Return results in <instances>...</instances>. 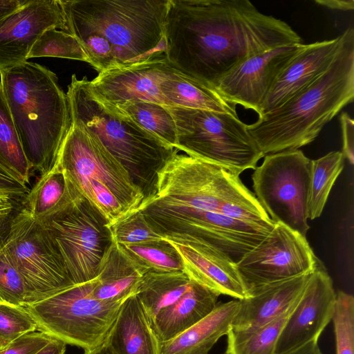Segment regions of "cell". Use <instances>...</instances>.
I'll return each instance as SVG.
<instances>
[{
  "mask_svg": "<svg viewBox=\"0 0 354 354\" xmlns=\"http://www.w3.org/2000/svg\"><path fill=\"white\" fill-rule=\"evenodd\" d=\"M164 36L171 66L213 88L248 58L302 41L248 0H169Z\"/></svg>",
  "mask_w": 354,
  "mask_h": 354,
  "instance_id": "obj_1",
  "label": "cell"
},
{
  "mask_svg": "<svg viewBox=\"0 0 354 354\" xmlns=\"http://www.w3.org/2000/svg\"><path fill=\"white\" fill-rule=\"evenodd\" d=\"M66 32L98 73L165 55L169 0H59Z\"/></svg>",
  "mask_w": 354,
  "mask_h": 354,
  "instance_id": "obj_2",
  "label": "cell"
},
{
  "mask_svg": "<svg viewBox=\"0 0 354 354\" xmlns=\"http://www.w3.org/2000/svg\"><path fill=\"white\" fill-rule=\"evenodd\" d=\"M340 50L319 77L248 129L265 156L297 150L313 142L324 127L354 99V30L344 31Z\"/></svg>",
  "mask_w": 354,
  "mask_h": 354,
  "instance_id": "obj_3",
  "label": "cell"
},
{
  "mask_svg": "<svg viewBox=\"0 0 354 354\" xmlns=\"http://www.w3.org/2000/svg\"><path fill=\"white\" fill-rule=\"evenodd\" d=\"M0 84L31 170L40 176L55 167L71 127L66 93L55 73L26 62L0 73Z\"/></svg>",
  "mask_w": 354,
  "mask_h": 354,
  "instance_id": "obj_4",
  "label": "cell"
},
{
  "mask_svg": "<svg viewBox=\"0 0 354 354\" xmlns=\"http://www.w3.org/2000/svg\"><path fill=\"white\" fill-rule=\"evenodd\" d=\"M89 82L86 77H71L66 93L71 123L82 126L98 138L129 172L145 198L153 194L158 172L178 150L167 147L100 100Z\"/></svg>",
  "mask_w": 354,
  "mask_h": 354,
  "instance_id": "obj_5",
  "label": "cell"
},
{
  "mask_svg": "<svg viewBox=\"0 0 354 354\" xmlns=\"http://www.w3.org/2000/svg\"><path fill=\"white\" fill-rule=\"evenodd\" d=\"M54 168L65 172L109 227L137 209L145 198L123 165L77 124L71 123Z\"/></svg>",
  "mask_w": 354,
  "mask_h": 354,
  "instance_id": "obj_6",
  "label": "cell"
},
{
  "mask_svg": "<svg viewBox=\"0 0 354 354\" xmlns=\"http://www.w3.org/2000/svg\"><path fill=\"white\" fill-rule=\"evenodd\" d=\"M66 178L62 199L37 221L54 240L76 285L97 277L102 259L113 239L104 215Z\"/></svg>",
  "mask_w": 354,
  "mask_h": 354,
  "instance_id": "obj_7",
  "label": "cell"
},
{
  "mask_svg": "<svg viewBox=\"0 0 354 354\" xmlns=\"http://www.w3.org/2000/svg\"><path fill=\"white\" fill-rule=\"evenodd\" d=\"M176 127V149L239 176L263 154L239 116L168 106Z\"/></svg>",
  "mask_w": 354,
  "mask_h": 354,
  "instance_id": "obj_8",
  "label": "cell"
},
{
  "mask_svg": "<svg viewBox=\"0 0 354 354\" xmlns=\"http://www.w3.org/2000/svg\"><path fill=\"white\" fill-rule=\"evenodd\" d=\"M95 283V279L76 284L25 308L40 332L84 351L94 349L106 341L123 303L96 299Z\"/></svg>",
  "mask_w": 354,
  "mask_h": 354,
  "instance_id": "obj_9",
  "label": "cell"
},
{
  "mask_svg": "<svg viewBox=\"0 0 354 354\" xmlns=\"http://www.w3.org/2000/svg\"><path fill=\"white\" fill-rule=\"evenodd\" d=\"M147 223L164 239L190 247L216 250L237 263L272 230L219 212L142 206Z\"/></svg>",
  "mask_w": 354,
  "mask_h": 354,
  "instance_id": "obj_10",
  "label": "cell"
},
{
  "mask_svg": "<svg viewBox=\"0 0 354 354\" xmlns=\"http://www.w3.org/2000/svg\"><path fill=\"white\" fill-rule=\"evenodd\" d=\"M312 160L302 151L264 156L252 176L255 196L271 220L306 236Z\"/></svg>",
  "mask_w": 354,
  "mask_h": 354,
  "instance_id": "obj_11",
  "label": "cell"
},
{
  "mask_svg": "<svg viewBox=\"0 0 354 354\" xmlns=\"http://www.w3.org/2000/svg\"><path fill=\"white\" fill-rule=\"evenodd\" d=\"M3 250L24 279L25 306L75 286L54 240L24 206L12 221Z\"/></svg>",
  "mask_w": 354,
  "mask_h": 354,
  "instance_id": "obj_12",
  "label": "cell"
},
{
  "mask_svg": "<svg viewBox=\"0 0 354 354\" xmlns=\"http://www.w3.org/2000/svg\"><path fill=\"white\" fill-rule=\"evenodd\" d=\"M319 261L306 236L277 223L236 266L250 290L310 274Z\"/></svg>",
  "mask_w": 354,
  "mask_h": 354,
  "instance_id": "obj_13",
  "label": "cell"
},
{
  "mask_svg": "<svg viewBox=\"0 0 354 354\" xmlns=\"http://www.w3.org/2000/svg\"><path fill=\"white\" fill-rule=\"evenodd\" d=\"M335 299L332 279L319 260L281 330L274 354H286L318 341L332 319Z\"/></svg>",
  "mask_w": 354,
  "mask_h": 354,
  "instance_id": "obj_14",
  "label": "cell"
},
{
  "mask_svg": "<svg viewBox=\"0 0 354 354\" xmlns=\"http://www.w3.org/2000/svg\"><path fill=\"white\" fill-rule=\"evenodd\" d=\"M304 45H284L251 57L224 75L214 88L230 104L259 115L272 85Z\"/></svg>",
  "mask_w": 354,
  "mask_h": 354,
  "instance_id": "obj_15",
  "label": "cell"
},
{
  "mask_svg": "<svg viewBox=\"0 0 354 354\" xmlns=\"http://www.w3.org/2000/svg\"><path fill=\"white\" fill-rule=\"evenodd\" d=\"M172 69L165 55L100 73L89 82L94 94L114 109L129 102L147 101L171 106L160 84Z\"/></svg>",
  "mask_w": 354,
  "mask_h": 354,
  "instance_id": "obj_16",
  "label": "cell"
},
{
  "mask_svg": "<svg viewBox=\"0 0 354 354\" xmlns=\"http://www.w3.org/2000/svg\"><path fill=\"white\" fill-rule=\"evenodd\" d=\"M55 28L66 31L59 0H27L0 21V73L27 62L40 35Z\"/></svg>",
  "mask_w": 354,
  "mask_h": 354,
  "instance_id": "obj_17",
  "label": "cell"
},
{
  "mask_svg": "<svg viewBox=\"0 0 354 354\" xmlns=\"http://www.w3.org/2000/svg\"><path fill=\"white\" fill-rule=\"evenodd\" d=\"M344 39L335 38L304 44L277 77L261 107V116L278 107L322 75L330 66Z\"/></svg>",
  "mask_w": 354,
  "mask_h": 354,
  "instance_id": "obj_18",
  "label": "cell"
},
{
  "mask_svg": "<svg viewBox=\"0 0 354 354\" xmlns=\"http://www.w3.org/2000/svg\"><path fill=\"white\" fill-rule=\"evenodd\" d=\"M169 242L179 253L184 272L189 278L218 295L238 300L250 296L236 263L228 257L206 247L193 248Z\"/></svg>",
  "mask_w": 354,
  "mask_h": 354,
  "instance_id": "obj_19",
  "label": "cell"
},
{
  "mask_svg": "<svg viewBox=\"0 0 354 354\" xmlns=\"http://www.w3.org/2000/svg\"><path fill=\"white\" fill-rule=\"evenodd\" d=\"M310 274L250 289V296L239 300L231 328L234 330L255 328L290 310L302 294Z\"/></svg>",
  "mask_w": 354,
  "mask_h": 354,
  "instance_id": "obj_20",
  "label": "cell"
},
{
  "mask_svg": "<svg viewBox=\"0 0 354 354\" xmlns=\"http://www.w3.org/2000/svg\"><path fill=\"white\" fill-rule=\"evenodd\" d=\"M106 344L113 354H159L160 342L136 295L121 304Z\"/></svg>",
  "mask_w": 354,
  "mask_h": 354,
  "instance_id": "obj_21",
  "label": "cell"
},
{
  "mask_svg": "<svg viewBox=\"0 0 354 354\" xmlns=\"http://www.w3.org/2000/svg\"><path fill=\"white\" fill-rule=\"evenodd\" d=\"M239 300L218 303L206 317L175 337L160 342L159 354H208L226 335L238 311Z\"/></svg>",
  "mask_w": 354,
  "mask_h": 354,
  "instance_id": "obj_22",
  "label": "cell"
},
{
  "mask_svg": "<svg viewBox=\"0 0 354 354\" xmlns=\"http://www.w3.org/2000/svg\"><path fill=\"white\" fill-rule=\"evenodd\" d=\"M218 297L192 279L183 296L161 310L153 322V328L160 342L175 337L209 315L216 308Z\"/></svg>",
  "mask_w": 354,
  "mask_h": 354,
  "instance_id": "obj_23",
  "label": "cell"
},
{
  "mask_svg": "<svg viewBox=\"0 0 354 354\" xmlns=\"http://www.w3.org/2000/svg\"><path fill=\"white\" fill-rule=\"evenodd\" d=\"M143 274L113 240L100 263L93 295L103 301L122 303L136 295Z\"/></svg>",
  "mask_w": 354,
  "mask_h": 354,
  "instance_id": "obj_24",
  "label": "cell"
},
{
  "mask_svg": "<svg viewBox=\"0 0 354 354\" xmlns=\"http://www.w3.org/2000/svg\"><path fill=\"white\" fill-rule=\"evenodd\" d=\"M160 88L171 106L212 111L238 116L236 106L226 102L214 88L173 66L160 84Z\"/></svg>",
  "mask_w": 354,
  "mask_h": 354,
  "instance_id": "obj_25",
  "label": "cell"
},
{
  "mask_svg": "<svg viewBox=\"0 0 354 354\" xmlns=\"http://www.w3.org/2000/svg\"><path fill=\"white\" fill-rule=\"evenodd\" d=\"M192 282L184 271L147 272L142 276L136 296L153 323L161 310L183 296Z\"/></svg>",
  "mask_w": 354,
  "mask_h": 354,
  "instance_id": "obj_26",
  "label": "cell"
},
{
  "mask_svg": "<svg viewBox=\"0 0 354 354\" xmlns=\"http://www.w3.org/2000/svg\"><path fill=\"white\" fill-rule=\"evenodd\" d=\"M114 109L167 147L176 149V127L168 106L151 102L133 101Z\"/></svg>",
  "mask_w": 354,
  "mask_h": 354,
  "instance_id": "obj_27",
  "label": "cell"
},
{
  "mask_svg": "<svg viewBox=\"0 0 354 354\" xmlns=\"http://www.w3.org/2000/svg\"><path fill=\"white\" fill-rule=\"evenodd\" d=\"M0 165L28 187L31 171L0 84Z\"/></svg>",
  "mask_w": 354,
  "mask_h": 354,
  "instance_id": "obj_28",
  "label": "cell"
},
{
  "mask_svg": "<svg viewBox=\"0 0 354 354\" xmlns=\"http://www.w3.org/2000/svg\"><path fill=\"white\" fill-rule=\"evenodd\" d=\"M118 245L144 274L147 272L184 271L179 253L173 244L165 239Z\"/></svg>",
  "mask_w": 354,
  "mask_h": 354,
  "instance_id": "obj_29",
  "label": "cell"
},
{
  "mask_svg": "<svg viewBox=\"0 0 354 354\" xmlns=\"http://www.w3.org/2000/svg\"><path fill=\"white\" fill-rule=\"evenodd\" d=\"M292 308L255 328L234 330L231 328L226 335L227 346L223 354H274L277 341Z\"/></svg>",
  "mask_w": 354,
  "mask_h": 354,
  "instance_id": "obj_30",
  "label": "cell"
},
{
  "mask_svg": "<svg viewBox=\"0 0 354 354\" xmlns=\"http://www.w3.org/2000/svg\"><path fill=\"white\" fill-rule=\"evenodd\" d=\"M345 158L339 151H333L312 160V174L308 199V218L319 217L330 190L344 167Z\"/></svg>",
  "mask_w": 354,
  "mask_h": 354,
  "instance_id": "obj_31",
  "label": "cell"
},
{
  "mask_svg": "<svg viewBox=\"0 0 354 354\" xmlns=\"http://www.w3.org/2000/svg\"><path fill=\"white\" fill-rule=\"evenodd\" d=\"M67 187L65 173L54 168L40 176L24 198L23 205L30 215L39 220L50 212L62 199Z\"/></svg>",
  "mask_w": 354,
  "mask_h": 354,
  "instance_id": "obj_32",
  "label": "cell"
},
{
  "mask_svg": "<svg viewBox=\"0 0 354 354\" xmlns=\"http://www.w3.org/2000/svg\"><path fill=\"white\" fill-rule=\"evenodd\" d=\"M60 57L88 62L79 41L71 33L55 28L46 30L32 46L28 59Z\"/></svg>",
  "mask_w": 354,
  "mask_h": 354,
  "instance_id": "obj_33",
  "label": "cell"
},
{
  "mask_svg": "<svg viewBox=\"0 0 354 354\" xmlns=\"http://www.w3.org/2000/svg\"><path fill=\"white\" fill-rule=\"evenodd\" d=\"M335 354H354V297L339 290L336 293L332 319Z\"/></svg>",
  "mask_w": 354,
  "mask_h": 354,
  "instance_id": "obj_34",
  "label": "cell"
},
{
  "mask_svg": "<svg viewBox=\"0 0 354 354\" xmlns=\"http://www.w3.org/2000/svg\"><path fill=\"white\" fill-rule=\"evenodd\" d=\"M113 240L118 244H134L164 239L147 223L143 214L135 210L110 227Z\"/></svg>",
  "mask_w": 354,
  "mask_h": 354,
  "instance_id": "obj_35",
  "label": "cell"
},
{
  "mask_svg": "<svg viewBox=\"0 0 354 354\" xmlns=\"http://www.w3.org/2000/svg\"><path fill=\"white\" fill-rule=\"evenodd\" d=\"M26 299L24 279L2 248L0 250V301L24 307Z\"/></svg>",
  "mask_w": 354,
  "mask_h": 354,
  "instance_id": "obj_36",
  "label": "cell"
},
{
  "mask_svg": "<svg viewBox=\"0 0 354 354\" xmlns=\"http://www.w3.org/2000/svg\"><path fill=\"white\" fill-rule=\"evenodd\" d=\"M37 330L25 307L0 302V337L8 342Z\"/></svg>",
  "mask_w": 354,
  "mask_h": 354,
  "instance_id": "obj_37",
  "label": "cell"
},
{
  "mask_svg": "<svg viewBox=\"0 0 354 354\" xmlns=\"http://www.w3.org/2000/svg\"><path fill=\"white\" fill-rule=\"evenodd\" d=\"M24 198L0 189V250L4 246L15 217L24 206Z\"/></svg>",
  "mask_w": 354,
  "mask_h": 354,
  "instance_id": "obj_38",
  "label": "cell"
},
{
  "mask_svg": "<svg viewBox=\"0 0 354 354\" xmlns=\"http://www.w3.org/2000/svg\"><path fill=\"white\" fill-rule=\"evenodd\" d=\"M53 337L42 332L27 333L10 342L0 354H35L44 347Z\"/></svg>",
  "mask_w": 354,
  "mask_h": 354,
  "instance_id": "obj_39",
  "label": "cell"
},
{
  "mask_svg": "<svg viewBox=\"0 0 354 354\" xmlns=\"http://www.w3.org/2000/svg\"><path fill=\"white\" fill-rule=\"evenodd\" d=\"M342 136V151L345 158L353 165L354 161V121L347 113H343L339 118Z\"/></svg>",
  "mask_w": 354,
  "mask_h": 354,
  "instance_id": "obj_40",
  "label": "cell"
},
{
  "mask_svg": "<svg viewBox=\"0 0 354 354\" xmlns=\"http://www.w3.org/2000/svg\"><path fill=\"white\" fill-rule=\"evenodd\" d=\"M0 189L25 196L29 189L0 165Z\"/></svg>",
  "mask_w": 354,
  "mask_h": 354,
  "instance_id": "obj_41",
  "label": "cell"
},
{
  "mask_svg": "<svg viewBox=\"0 0 354 354\" xmlns=\"http://www.w3.org/2000/svg\"><path fill=\"white\" fill-rule=\"evenodd\" d=\"M315 2L329 9L342 11L353 10V0H315Z\"/></svg>",
  "mask_w": 354,
  "mask_h": 354,
  "instance_id": "obj_42",
  "label": "cell"
},
{
  "mask_svg": "<svg viewBox=\"0 0 354 354\" xmlns=\"http://www.w3.org/2000/svg\"><path fill=\"white\" fill-rule=\"evenodd\" d=\"M66 344L55 338L52 339L35 354H65Z\"/></svg>",
  "mask_w": 354,
  "mask_h": 354,
  "instance_id": "obj_43",
  "label": "cell"
},
{
  "mask_svg": "<svg viewBox=\"0 0 354 354\" xmlns=\"http://www.w3.org/2000/svg\"><path fill=\"white\" fill-rule=\"evenodd\" d=\"M27 0H0V21L21 8Z\"/></svg>",
  "mask_w": 354,
  "mask_h": 354,
  "instance_id": "obj_44",
  "label": "cell"
},
{
  "mask_svg": "<svg viewBox=\"0 0 354 354\" xmlns=\"http://www.w3.org/2000/svg\"><path fill=\"white\" fill-rule=\"evenodd\" d=\"M286 354H323L318 345V341L310 342Z\"/></svg>",
  "mask_w": 354,
  "mask_h": 354,
  "instance_id": "obj_45",
  "label": "cell"
},
{
  "mask_svg": "<svg viewBox=\"0 0 354 354\" xmlns=\"http://www.w3.org/2000/svg\"><path fill=\"white\" fill-rule=\"evenodd\" d=\"M84 354H113L106 342L97 348L89 351H84Z\"/></svg>",
  "mask_w": 354,
  "mask_h": 354,
  "instance_id": "obj_46",
  "label": "cell"
},
{
  "mask_svg": "<svg viewBox=\"0 0 354 354\" xmlns=\"http://www.w3.org/2000/svg\"><path fill=\"white\" fill-rule=\"evenodd\" d=\"M10 343L0 337V351L6 348Z\"/></svg>",
  "mask_w": 354,
  "mask_h": 354,
  "instance_id": "obj_47",
  "label": "cell"
},
{
  "mask_svg": "<svg viewBox=\"0 0 354 354\" xmlns=\"http://www.w3.org/2000/svg\"><path fill=\"white\" fill-rule=\"evenodd\" d=\"M1 302V301H0Z\"/></svg>",
  "mask_w": 354,
  "mask_h": 354,
  "instance_id": "obj_48",
  "label": "cell"
}]
</instances>
